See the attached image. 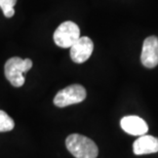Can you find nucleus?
Returning a JSON list of instances; mask_svg holds the SVG:
<instances>
[{
    "instance_id": "nucleus-3",
    "label": "nucleus",
    "mask_w": 158,
    "mask_h": 158,
    "mask_svg": "<svg viewBox=\"0 0 158 158\" xmlns=\"http://www.w3.org/2000/svg\"><path fill=\"white\" fill-rule=\"evenodd\" d=\"M80 37V29L73 22L62 23L53 33V41L62 48H70Z\"/></svg>"
},
{
    "instance_id": "nucleus-6",
    "label": "nucleus",
    "mask_w": 158,
    "mask_h": 158,
    "mask_svg": "<svg viewBox=\"0 0 158 158\" xmlns=\"http://www.w3.org/2000/svg\"><path fill=\"white\" fill-rule=\"evenodd\" d=\"M141 62L146 68H154L158 65V38L156 36H150L145 39Z\"/></svg>"
},
{
    "instance_id": "nucleus-2",
    "label": "nucleus",
    "mask_w": 158,
    "mask_h": 158,
    "mask_svg": "<svg viewBox=\"0 0 158 158\" xmlns=\"http://www.w3.org/2000/svg\"><path fill=\"white\" fill-rule=\"evenodd\" d=\"M33 62L30 59H21L19 56L8 59L4 66V74L6 79L15 87H21L25 83L26 73L32 68Z\"/></svg>"
},
{
    "instance_id": "nucleus-1",
    "label": "nucleus",
    "mask_w": 158,
    "mask_h": 158,
    "mask_svg": "<svg viewBox=\"0 0 158 158\" xmlns=\"http://www.w3.org/2000/svg\"><path fill=\"white\" fill-rule=\"evenodd\" d=\"M66 147L75 158H97L98 146L91 139L79 134H72L66 139Z\"/></svg>"
},
{
    "instance_id": "nucleus-5",
    "label": "nucleus",
    "mask_w": 158,
    "mask_h": 158,
    "mask_svg": "<svg viewBox=\"0 0 158 158\" xmlns=\"http://www.w3.org/2000/svg\"><path fill=\"white\" fill-rule=\"evenodd\" d=\"M94 50V42L89 37L80 36L79 39L70 47V56L72 61L76 64L86 62Z\"/></svg>"
},
{
    "instance_id": "nucleus-7",
    "label": "nucleus",
    "mask_w": 158,
    "mask_h": 158,
    "mask_svg": "<svg viewBox=\"0 0 158 158\" xmlns=\"http://www.w3.org/2000/svg\"><path fill=\"white\" fill-rule=\"evenodd\" d=\"M120 126L126 134L131 135H143L148 131V124L146 121L135 115L124 116L120 120Z\"/></svg>"
},
{
    "instance_id": "nucleus-8",
    "label": "nucleus",
    "mask_w": 158,
    "mask_h": 158,
    "mask_svg": "<svg viewBox=\"0 0 158 158\" xmlns=\"http://www.w3.org/2000/svg\"><path fill=\"white\" fill-rule=\"evenodd\" d=\"M132 150L135 155H145L158 152V139L149 135H140L134 142Z\"/></svg>"
},
{
    "instance_id": "nucleus-4",
    "label": "nucleus",
    "mask_w": 158,
    "mask_h": 158,
    "mask_svg": "<svg viewBox=\"0 0 158 158\" xmlns=\"http://www.w3.org/2000/svg\"><path fill=\"white\" fill-rule=\"evenodd\" d=\"M86 98V90L80 84H72L60 90L53 99V104L59 108L83 102Z\"/></svg>"
},
{
    "instance_id": "nucleus-10",
    "label": "nucleus",
    "mask_w": 158,
    "mask_h": 158,
    "mask_svg": "<svg viewBox=\"0 0 158 158\" xmlns=\"http://www.w3.org/2000/svg\"><path fill=\"white\" fill-rule=\"evenodd\" d=\"M17 3V0H0V8L2 9L5 18H11L15 15L14 6Z\"/></svg>"
},
{
    "instance_id": "nucleus-9",
    "label": "nucleus",
    "mask_w": 158,
    "mask_h": 158,
    "mask_svg": "<svg viewBox=\"0 0 158 158\" xmlns=\"http://www.w3.org/2000/svg\"><path fill=\"white\" fill-rule=\"evenodd\" d=\"M15 127V121L7 113L0 110V132L10 131Z\"/></svg>"
}]
</instances>
